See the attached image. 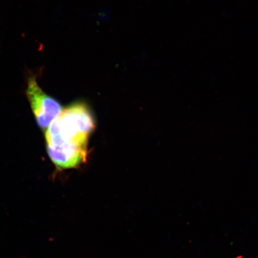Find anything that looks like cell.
Segmentation results:
<instances>
[{"label":"cell","instance_id":"obj_2","mask_svg":"<svg viewBox=\"0 0 258 258\" xmlns=\"http://www.w3.org/2000/svg\"><path fill=\"white\" fill-rule=\"evenodd\" d=\"M27 95L38 125L47 129L62 112V106L43 91L34 77L28 80Z\"/></svg>","mask_w":258,"mask_h":258},{"label":"cell","instance_id":"obj_3","mask_svg":"<svg viewBox=\"0 0 258 258\" xmlns=\"http://www.w3.org/2000/svg\"><path fill=\"white\" fill-rule=\"evenodd\" d=\"M46 144L48 156L58 169L74 168L86 160L87 148L57 141Z\"/></svg>","mask_w":258,"mask_h":258},{"label":"cell","instance_id":"obj_1","mask_svg":"<svg viewBox=\"0 0 258 258\" xmlns=\"http://www.w3.org/2000/svg\"><path fill=\"white\" fill-rule=\"evenodd\" d=\"M95 122L88 106L76 103L63 109L47 128L46 141H60L87 148Z\"/></svg>","mask_w":258,"mask_h":258}]
</instances>
